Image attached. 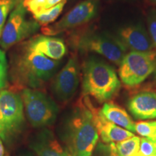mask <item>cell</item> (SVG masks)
Returning <instances> with one entry per match:
<instances>
[{
  "mask_svg": "<svg viewBox=\"0 0 156 156\" xmlns=\"http://www.w3.org/2000/svg\"><path fill=\"white\" fill-rule=\"evenodd\" d=\"M93 108L89 97L83 95L62 124V140L74 156H91L97 145L99 134L93 119Z\"/></svg>",
  "mask_w": 156,
  "mask_h": 156,
  "instance_id": "1",
  "label": "cell"
},
{
  "mask_svg": "<svg viewBox=\"0 0 156 156\" xmlns=\"http://www.w3.org/2000/svg\"><path fill=\"white\" fill-rule=\"evenodd\" d=\"M59 62L41 53L25 49L16 56L12 69V78L17 87L38 89L53 77Z\"/></svg>",
  "mask_w": 156,
  "mask_h": 156,
  "instance_id": "2",
  "label": "cell"
},
{
  "mask_svg": "<svg viewBox=\"0 0 156 156\" xmlns=\"http://www.w3.org/2000/svg\"><path fill=\"white\" fill-rule=\"evenodd\" d=\"M83 95L92 96L99 103L113 98L121 87L116 71L102 60L90 57L83 64Z\"/></svg>",
  "mask_w": 156,
  "mask_h": 156,
  "instance_id": "3",
  "label": "cell"
},
{
  "mask_svg": "<svg viewBox=\"0 0 156 156\" xmlns=\"http://www.w3.org/2000/svg\"><path fill=\"white\" fill-rule=\"evenodd\" d=\"M21 95L9 90L0 93V138L10 143L22 132L25 124Z\"/></svg>",
  "mask_w": 156,
  "mask_h": 156,
  "instance_id": "4",
  "label": "cell"
},
{
  "mask_svg": "<svg viewBox=\"0 0 156 156\" xmlns=\"http://www.w3.org/2000/svg\"><path fill=\"white\" fill-rule=\"evenodd\" d=\"M21 98L27 118L34 127H44L54 124L58 107L46 93L36 89L24 88Z\"/></svg>",
  "mask_w": 156,
  "mask_h": 156,
  "instance_id": "5",
  "label": "cell"
},
{
  "mask_svg": "<svg viewBox=\"0 0 156 156\" xmlns=\"http://www.w3.org/2000/svg\"><path fill=\"white\" fill-rule=\"evenodd\" d=\"M75 47L84 52H93L103 56L113 63L119 65L127 51L116 36L88 32L74 40Z\"/></svg>",
  "mask_w": 156,
  "mask_h": 156,
  "instance_id": "6",
  "label": "cell"
},
{
  "mask_svg": "<svg viewBox=\"0 0 156 156\" xmlns=\"http://www.w3.org/2000/svg\"><path fill=\"white\" fill-rule=\"evenodd\" d=\"M119 76L122 83L134 87L143 83L156 69V53L130 51L121 62Z\"/></svg>",
  "mask_w": 156,
  "mask_h": 156,
  "instance_id": "7",
  "label": "cell"
},
{
  "mask_svg": "<svg viewBox=\"0 0 156 156\" xmlns=\"http://www.w3.org/2000/svg\"><path fill=\"white\" fill-rule=\"evenodd\" d=\"M27 11L22 1L9 15L0 37V46L3 49H8L28 38L40 29L38 22L27 18Z\"/></svg>",
  "mask_w": 156,
  "mask_h": 156,
  "instance_id": "8",
  "label": "cell"
},
{
  "mask_svg": "<svg viewBox=\"0 0 156 156\" xmlns=\"http://www.w3.org/2000/svg\"><path fill=\"white\" fill-rule=\"evenodd\" d=\"M98 0H84L77 4L61 20L42 28L46 36H54L63 31L86 24L97 15Z\"/></svg>",
  "mask_w": 156,
  "mask_h": 156,
  "instance_id": "9",
  "label": "cell"
},
{
  "mask_svg": "<svg viewBox=\"0 0 156 156\" xmlns=\"http://www.w3.org/2000/svg\"><path fill=\"white\" fill-rule=\"evenodd\" d=\"M80 81V67L76 56L70 58L54 78L52 92L60 102H67L75 95Z\"/></svg>",
  "mask_w": 156,
  "mask_h": 156,
  "instance_id": "10",
  "label": "cell"
},
{
  "mask_svg": "<svg viewBox=\"0 0 156 156\" xmlns=\"http://www.w3.org/2000/svg\"><path fill=\"white\" fill-rule=\"evenodd\" d=\"M116 38L130 51L156 53L151 36L140 25H129L117 30Z\"/></svg>",
  "mask_w": 156,
  "mask_h": 156,
  "instance_id": "11",
  "label": "cell"
},
{
  "mask_svg": "<svg viewBox=\"0 0 156 156\" xmlns=\"http://www.w3.org/2000/svg\"><path fill=\"white\" fill-rule=\"evenodd\" d=\"M127 106L130 113L138 119H156V93L139 92L129 100Z\"/></svg>",
  "mask_w": 156,
  "mask_h": 156,
  "instance_id": "12",
  "label": "cell"
},
{
  "mask_svg": "<svg viewBox=\"0 0 156 156\" xmlns=\"http://www.w3.org/2000/svg\"><path fill=\"white\" fill-rule=\"evenodd\" d=\"M30 147L38 156H69V153L58 143L49 129H43L34 136Z\"/></svg>",
  "mask_w": 156,
  "mask_h": 156,
  "instance_id": "13",
  "label": "cell"
},
{
  "mask_svg": "<svg viewBox=\"0 0 156 156\" xmlns=\"http://www.w3.org/2000/svg\"><path fill=\"white\" fill-rule=\"evenodd\" d=\"M93 119L98 134L104 143H115L134 136V133L109 122L101 114L100 110L94 106Z\"/></svg>",
  "mask_w": 156,
  "mask_h": 156,
  "instance_id": "14",
  "label": "cell"
},
{
  "mask_svg": "<svg viewBox=\"0 0 156 156\" xmlns=\"http://www.w3.org/2000/svg\"><path fill=\"white\" fill-rule=\"evenodd\" d=\"M26 47L57 61L67 53V47L62 39L47 36L35 37L27 44Z\"/></svg>",
  "mask_w": 156,
  "mask_h": 156,
  "instance_id": "15",
  "label": "cell"
},
{
  "mask_svg": "<svg viewBox=\"0 0 156 156\" xmlns=\"http://www.w3.org/2000/svg\"><path fill=\"white\" fill-rule=\"evenodd\" d=\"M100 112L109 122L129 132H135L136 124L122 107L112 102H106L100 109Z\"/></svg>",
  "mask_w": 156,
  "mask_h": 156,
  "instance_id": "16",
  "label": "cell"
},
{
  "mask_svg": "<svg viewBox=\"0 0 156 156\" xmlns=\"http://www.w3.org/2000/svg\"><path fill=\"white\" fill-rule=\"evenodd\" d=\"M66 2H67V0H63L51 9L34 15L35 20L38 22L39 25H43L44 27L47 26L51 23H54L62 13Z\"/></svg>",
  "mask_w": 156,
  "mask_h": 156,
  "instance_id": "17",
  "label": "cell"
},
{
  "mask_svg": "<svg viewBox=\"0 0 156 156\" xmlns=\"http://www.w3.org/2000/svg\"><path fill=\"white\" fill-rule=\"evenodd\" d=\"M139 136H133L129 139L116 142V147L120 156H134L139 151L140 145Z\"/></svg>",
  "mask_w": 156,
  "mask_h": 156,
  "instance_id": "18",
  "label": "cell"
},
{
  "mask_svg": "<svg viewBox=\"0 0 156 156\" xmlns=\"http://www.w3.org/2000/svg\"><path fill=\"white\" fill-rule=\"evenodd\" d=\"M63 0H24L23 5L33 15L38 14L54 7Z\"/></svg>",
  "mask_w": 156,
  "mask_h": 156,
  "instance_id": "19",
  "label": "cell"
},
{
  "mask_svg": "<svg viewBox=\"0 0 156 156\" xmlns=\"http://www.w3.org/2000/svg\"><path fill=\"white\" fill-rule=\"evenodd\" d=\"M135 132L144 137L156 142V121L136 123Z\"/></svg>",
  "mask_w": 156,
  "mask_h": 156,
  "instance_id": "20",
  "label": "cell"
},
{
  "mask_svg": "<svg viewBox=\"0 0 156 156\" xmlns=\"http://www.w3.org/2000/svg\"><path fill=\"white\" fill-rule=\"evenodd\" d=\"M23 0H0V34H2L7 17Z\"/></svg>",
  "mask_w": 156,
  "mask_h": 156,
  "instance_id": "21",
  "label": "cell"
},
{
  "mask_svg": "<svg viewBox=\"0 0 156 156\" xmlns=\"http://www.w3.org/2000/svg\"><path fill=\"white\" fill-rule=\"evenodd\" d=\"M91 156H120L115 143L100 142L95 146Z\"/></svg>",
  "mask_w": 156,
  "mask_h": 156,
  "instance_id": "22",
  "label": "cell"
},
{
  "mask_svg": "<svg viewBox=\"0 0 156 156\" xmlns=\"http://www.w3.org/2000/svg\"><path fill=\"white\" fill-rule=\"evenodd\" d=\"M134 156H156V142L146 137L141 138L139 151Z\"/></svg>",
  "mask_w": 156,
  "mask_h": 156,
  "instance_id": "23",
  "label": "cell"
},
{
  "mask_svg": "<svg viewBox=\"0 0 156 156\" xmlns=\"http://www.w3.org/2000/svg\"><path fill=\"white\" fill-rule=\"evenodd\" d=\"M147 28L148 34L156 51V10L155 9L150 12L147 16Z\"/></svg>",
  "mask_w": 156,
  "mask_h": 156,
  "instance_id": "24",
  "label": "cell"
},
{
  "mask_svg": "<svg viewBox=\"0 0 156 156\" xmlns=\"http://www.w3.org/2000/svg\"><path fill=\"white\" fill-rule=\"evenodd\" d=\"M0 73H7V62L5 52L0 49Z\"/></svg>",
  "mask_w": 156,
  "mask_h": 156,
  "instance_id": "25",
  "label": "cell"
},
{
  "mask_svg": "<svg viewBox=\"0 0 156 156\" xmlns=\"http://www.w3.org/2000/svg\"><path fill=\"white\" fill-rule=\"evenodd\" d=\"M7 83V73H0V93L5 89Z\"/></svg>",
  "mask_w": 156,
  "mask_h": 156,
  "instance_id": "26",
  "label": "cell"
},
{
  "mask_svg": "<svg viewBox=\"0 0 156 156\" xmlns=\"http://www.w3.org/2000/svg\"><path fill=\"white\" fill-rule=\"evenodd\" d=\"M4 153H5V149H4L2 140L0 138V156H4Z\"/></svg>",
  "mask_w": 156,
  "mask_h": 156,
  "instance_id": "27",
  "label": "cell"
},
{
  "mask_svg": "<svg viewBox=\"0 0 156 156\" xmlns=\"http://www.w3.org/2000/svg\"><path fill=\"white\" fill-rule=\"evenodd\" d=\"M154 75H155V78L156 79V69L155 70V72H154Z\"/></svg>",
  "mask_w": 156,
  "mask_h": 156,
  "instance_id": "28",
  "label": "cell"
},
{
  "mask_svg": "<svg viewBox=\"0 0 156 156\" xmlns=\"http://www.w3.org/2000/svg\"><path fill=\"white\" fill-rule=\"evenodd\" d=\"M151 1H152L154 4H155L156 5V0H151Z\"/></svg>",
  "mask_w": 156,
  "mask_h": 156,
  "instance_id": "29",
  "label": "cell"
},
{
  "mask_svg": "<svg viewBox=\"0 0 156 156\" xmlns=\"http://www.w3.org/2000/svg\"><path fill=\"white\" fill-rule=\"evenodd\" d=\"M69 156H74V155H71V154H70V153H69Z\"/></svg>",
  "mask_w": 156,
  "mask_h": 156,
  "instance_id": "30",
  "label": "cell"
},
{
  "mask_svg": "<svg viewBox=\"0 0 156 156\" xmlns=\"http://www.w3.org/2000/svg\"><path fill=\"white\" fill-rule=\"evenodd\" d=\"M0 37H1V34H0Z\"/></svg>",
  "mask_w": 156,
  "mask_h": 156,
  "instance_id": "31",
  "label": "cell"
},
{
  "mask_svg": "<svg viewBox=\"0 0 156 156\" xmlns=\"http://www.w3.org/2000/svg\"><path fill=\"white\" fill-rule=\"evenodd\" d=\"M6 156H9V155H6Z\"/></svg>",
  "mask_w": 156,
  "mask_h": 156,
  "instance_id": "32",
  "label": "cell"
}]
</instances>
